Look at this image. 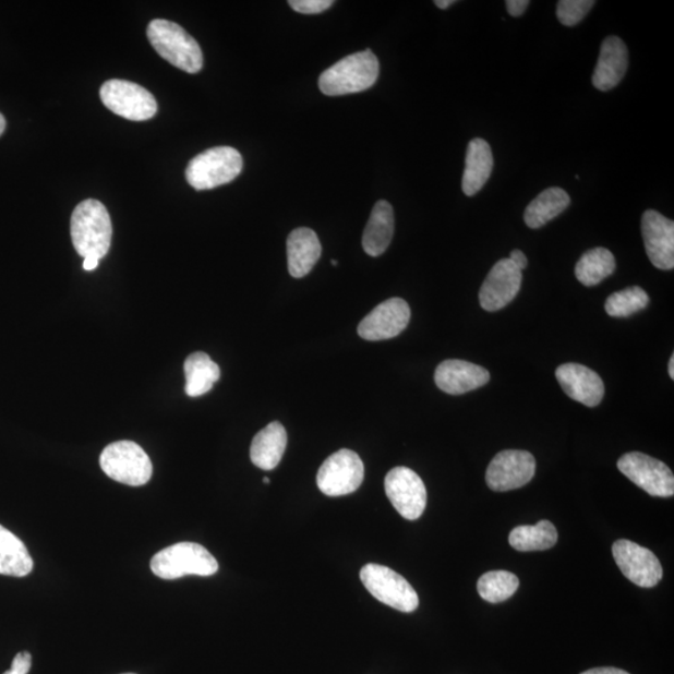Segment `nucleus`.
Returning <instances> with one entry per match:
<instances>
[{"instance_id":"nucleus-1","label":"nucleus","mask_w":674,"mask_h":674,"mask_svg":"<svg viewBox=\"0 0 674 674\" xmlns=\"http://www.w3.org/2000/svg\"><path fill=\"white\" fill-rule=\"evenodd\" d=\"M71 234L77 254L100 261L108 254L112 237L107 207L95 198L77 205L72 215Z\"/></svg>"},{"instance_id":"nucleus-2","label":"nucleus","mask_w":674,"mask_h":674,"mask_svg":"<svg viewBox=\"0 0 674 674\" xmlns=\"http://www.w3.org/2000/svg\"><path fill=\"white\" fill-rule=\"evenodd\" d=\"M380 64L370 49L348 56L320 75L318 88L328 97L365 92L378 80Z\"/></svg>"},{"instance_id":"nucleus-3","label":"nucleus","mask_w":674,"mask_h":674,"mask_svg":"<svg viewBox=\"0 0 674 674\" xmlns=\"http://www.w3.org/2000/svg\"><path fill=\"white\" fill-rule=\"evenodd\" d=\"M151 45L158 55L181 71L196 74L204 64L203 51L197 41L179 24L166 20L151 22L148 31Z\"/></svg>"},{"instance_id":"nucleus-4","label":"nucleus","mask_w":674,"mask_h":674,"mask_svg":"<svg viewBox=\"0 0 674 674\" xmlns=\"http://www.w3.org/2000/svg\"><path fill=\"white\" fill-rule=\"evenodd\" d=\"M151 568L163 580H178L189 575L213 576L219 571V564L202 544L180 542L158 552Z\"/></svg>"},{"instance_id":"nucleus-5","label":"nucleus","mask_w":674,"mask_h":674,"mask_svg":"<svg viewBox=\"0 0 674 674\" xmlns=\"http://www.w3.org/2000/svg\"><path fill=\"white\" fill-rule=\"evenodd\" d=\"M244 161L241 154L231 146L216 148L196 155L186 168V180L196 190H210L236 180Z\"/></svg>"},{"instance_id":"nucleus-6","label":"nucleus","mask_w":674,"mask_h":674,"mask_svg":"<svg viewBox=\"0 0 674 674\" xmlns=\"http://www.w3.org/2000/svg\"><path fill=\"white\" fill-rule=\"evenodd\" d=\"M100 468L111 480L128 486H143L153 474V464L144 449L133 441L110 444L100 455Z\"/></svg>"},{"instance_id":"nucleus-7","label":"nucleus","mask_w":674,"mask_h":674,"mask_svg":"<svg viewBox=\"0 0 674 674\" xmlns=\"http://www.w3.org/2000/svg\"><path fill=\"white\" fill-rule=\"evenodd\" d=\"M361 582L374 598L397 611L413 612L419 607V595L405 578L394 569L369 564L361 568Z\"/></svg>"},{"instance_id":"nucleus-8","label":"nucleus","mask_w":674,"mask_h":674,"mask_svg":"<svg viewBox=\"0 0 674 674\" xmlns=\"http://www.w3.org/2000/svg\"><path fill=\"white\" fill-rule=\"evenodd\" d=\"M100 99L115 115L133 122L152 119L158 111L154 95L142 85L128 81L111 80L104 83Z\"/></svg>"},{"instance_id":"nucleus-9","label":"nucleus","mask_w":674,"mask_h":674,"mask_svg":"<svg viewBox=\"0 0 674 674\" xmlns=\"http://www.w3.org/2000/svg\"><path fill=\"white\" fill-rule=\"evenodd\" d=\"M364 477V462L360 456L351 449L342 448L327 457L317 472L316 483L326 496L339 497L356 492Z\"/></svg>"},{"instance_id":"nucleus-10","label":"nucleus","mask_w":674,"mask_h":674,"mask_svg":"<svg viewBox=\"0 0 674 674\" xmlns=\"http://www.w3.org/2000/svg\"><path fill=\"white\" fill-rule=\"evenodd\" d=\"M618 470L639 489L654 497L674 495V477L669 466L641 453H629L621 457Z\"/></svg>"},{"instance_id":"nucleus-11","label":"nucleus","mask_w":674,"mask_h":674,"mask_svg":"<svg viewBox=\"0 0 674 674\" xmlns=\"http://www.w3.org/2000/svg\"><path fill=\"white\" fill-rule=\"evenodd\" d=\"M385 492L388 500L406 520H418L425 511L428 491L419 474L408 468H395L386 474Z\"/></svg>"},{"instance_id":"nucleus-12","label":"nucleus","mask_w":674,"mask_h":674,"mask_svg":"<svg viewBox=\"0 0 674 674\" xmlns=\"http://www.w3.org/2000/svg\"><path fill=\"white\" fill-rule=\"evenodd\" d=\"M612 553L622 574L630 582L643 589H652L662 580L661 562L652 551L633 541L618 540L613 543Z\"/></svg>"},{"instance_id":"nucleus-13","label":"nucleus","mask_w":674,"mask_h":674,"mask_svg":"<svg viewBox=\"0 0 674 674\" xmlns=\"http://www.w3.org/2000/svg\"><path fill=\"white\" fill-rule=\"evenodd\" d=\"M535 472L534 457L522 449H506L491 461L486 472L488 486L492 491L506 492L521 489Z\"/></svg>"},{"instance_id":"nucleus-14","label":"nucleus","mask_w":674,"mask_h":674,"mask_svg":"<svg viewBox=\"0 0 674 674\" xmlns=\"http://www.w3.org/2000/svg\"><path fill=\"white\" fill-rule=\"evenodd\" d=\"M411 310L404 299L393 298L377 305L358 327L362 339L383 341L399 336L408 327Z\"/></svg>"},{"instance_id":"nucleus-15","label":"nucleus","mask_w":674,"mask_h":674,"mask_svg":"<svg viewBox=\"0 0 674 674\" xmlns=\"http://www.w3.org/2000/svg\"><path fill=\"white\" fill-rule=\"evenodd\" d=\"M522 272L509 258H501L483 281L479 300L483 310L494 313L504 309L521 290Z\"/></svg>"},{"instance_id":"nucleus-16","label":"nucleus","mask_w":674,"mask_h":674,"mask_svg":"<svg viewBox=\"0 0 674 674\" xmlns=\"http://www.w3.org/2000/svg\"><path fill=\"white\" fill-rule=\"evenodd\" d=\"M642 236L646 253L660 270L674 267V222L655 210H647L642 216Z\"/></svg>"},{"instance_id":"nucleus-17","label":"nucleus","mask_w":674,"mask_h":674,"mask_svg":"<svg viewBox=\"0 0 674 674\" xmlns=\"http://www.w3.org/2000/svg\"><path fill=\"white\" fill-rule=\"evenodd\" d=\"M562 390L573 400L594 408L604 396V384L598 373L580 364H564L556 370Z\"/></svg>"},{"instance_id":"nucleus-18","label":"nucleus","mask_w":674,"mask_h":674,"mask_svg":"<svg viewBox=\"0 0 674 674\" xmlns=\"http://www.w3.org/2000/svg\"><path fill=\"white\" fill-rule=\"evenodd\" d=\"M485 368L464 360H446L435 371V383L441 392L462 395L477 390L490 382Z\"/></svg>"},{"instance_id":"nucleus-19","label":"nucleus","mask_w":674,"mask_h":674,"mask_svg":"<svg viewBox=\"0 0 674 674\" xmlns=\"http://www.w3.org/2000/svg\"><path fill=\"white\" fill-rule=\"evenodd\" d=\"M628 68V50L625 41L611 36L603 40L592 83L595 89L609 92L619 84Z\"/></svg>"},{"instance_id":"nucleus-20","label":"nucleus","mask_w":674,"mask_h":674,"mask_svg":"<svg viewBox=\"0 0 674 674\" xmlns=\"http://www.w3.org/2000/svg\"><path fill=\"white\" fill-rule=\"evenodd\" d=\"M289 273L292 278H304L322 256V244L314 230L298 228L287 241Z\"/></svg>"},{"instance_id":"nucleus-21","label":"nucleus","mask_w":674,"mask_h":674,"mask_svg":"<svg viewBox=\"0 0 674 674\" xmlns=\"http://www.w3.org/2000/svg\"><path fill=\"white\" fill-rule=\"evenodd\" d=\"M287 445V430L280 422H272L255 435L250 447V459L256 468L272 471L280 464Z\"/></svg>"},{"instance_id":"nucleus-22","label":"nucleus","mask_w":674,"mask_h":674,"mask_svg":"<svg viewBox=\"0 0 674 674\" xmlns=\"http://www.w3.org/2000/svg\"><path fill=\"white\" fill-rule=\"evenodd\" d=\"M494 169V155L486 141L477 137L472 140L466 153L462 190L465 195H477L485 186Z\"/></svg>"},{"instance_id":"nucleus-23","label":"nucleus","mask_w":674,"mask_h":674,"mask_svg":"<svg viewBox=\"0 0 674 674\" xmlns=\"http://www.w3.org/2000/svg\"><path fill=\"white\" fill-rule=\"evenodd\" d=\"M394 230L395 216L392 204L385 201L377 202L362 237L365 253L373 257L383 255L392 244Z\"/></svg>"},{"instance_id":"nucleus-24","label":"nucleus","mask_w":674,"mask_h":674,"mask_svg":"<svg viewBox=\"0 0 674 674\" xmlns=\"http://www.w3.org/2000/svg\"><path fill=\"white\" fill-rule=\"evenodd\" d=\"M569 204H571V197L566 190L558 186L549 188L526 207L525 222L531 229H540L564 213Z\"/></svg>"},{"instance_id":"nucleus-25","label":"nucleus","mask_w":674,"mask_h":674,"mask_svg":"<svg viewBox=\"0 0 674 674\" xmlns=\"http://www.w3.org/2000/svg\"><path fill=\"white\" fill-rule=\"evenodd\" d=\"M34 562L25 544L0 525V575L25 577L33 571Z\"/></svg>"},{"instance_id":"nucleus-26","label":"nucleus","mask_w":674,"mask_h":674,"mask_svg":"<svg viewBox=\"0 0 674 674\" xmlns=\"http://www.w3.org/2000/svg\"><path fill=\"white\" fill-rule=\"evenodd\" d=\"M186 385L185 393L190 397H198L209 393L220 378L218 364L205 352H194L188 357L184 364Z\"/></svg>"},{"instance_id":"nucleus-27","label":"nucleus","mask_w":674,"mask_h":674,"mask_svg":"<svg viewBox=\"0 0 674 674\" xmlns=\"http://www.w3.org/2000/svg\"><path fill=\"white\" fill-rule=\"evenodd\" d=\"M616 270V258L604 248H594L585 253L575 269L576 278L585 287H594Z\"/></svg>"},{"instance_id":"nucleus-28","label":"nucleus","mask_w":674,"mask_h":674,"mask_svg":"<svg viewBox=\"0 0 674 674\" xmlns=\"http://www.w3.org/2000/svg\"><path fill=\"white\" fill-rule=\"evenodd\" d=\"M557 540L556 527L547 520L534 526H518L508 538L509 544L520 552L549 550L555 546Z\"/></svg>"},{"instance_id":"nucleus-29","label":"nucleus","mask_w":674,"mask_h":674,"mask_svg":"<svg viewBox=\"0 0 674 674\" xmlns=\"http://www.w3.org/2000/svg\"><path fill=\"white\" fill-rule=\"evenodd\" d=\"M520 580L513 573L491 571L480 577L478 592L490 603H500L513 598Z\"/></svg>"},{"instance_id":"nucleus-30","label":"nucleus","mask_w":674,"mask_h":674,"mask_svg":"<svg viewBox=\"0 0 674 674\" xmlns=\"http://www.w3.org/2000/svg\"><path fill=\"white\" fill-rule=\"evenodd\" d=\"M650 304V297L639 287L627 288L612 293L606 301V313L612 317H628Z\"/></svg>"},{"instance_id":"nucleus-31","label":"nucleus","mask_w":674,"mask_h":674,"mask_svg":"<svg viewBox=\"0 0 674 674\" xmlns=\"http://www.w3.org/2000/svg\"><path fill=\"white\" fill-rule=\"evenodd\" d=\"M594 4L593 0H561L557 3V20L566 27H574L589 14Z\"/></svg>"},{"instance_id":"nucleus-32","label":"nucleus","mask_w":674,"mask_h":674,"mask_svg":"<svg viewBox=\"0 0 674 674\" xmlns=\"http://www.w3.org/2000/svg\"><path fill=\"white\" fill-rule=\"evenodd\" d=\"M289 5L301 14H320L334 5L333 0H290Z\"/></svg>"},{"instance_id":"nucleus-33","label":"nucleus","mask_w":674,"mask_h":674,"mask_svg":"<svg viewBox=\"0 0 674 674\" xmlns=\"http://www.w3.org/2000/svg\"><path fill=\"white\" fill-rule=\"evenodd\" d=\"M32 669V654L27 651L14 657L12 667L3 674H28Z\"/></svg>"},{"instance_id":"nucleus-34","label":"nucleus","mask_w":674,"mask_h":674,"mask_svg":"<svg viewBox=\"0 0 674 674\" xmlns=\"http://www.w3.org/2000/svg\"><path fill=\"white\" fill-rule=\"evenodd\" d=\"M529 5V0H507L506 2L507 12L509 15L515 16V19L521 16Z\"/></svg>"},{"instance_id":"nucleus-35","label":"nucleus","mask_w":674,"mask_h":674,"mask_svg":"<svg viewBox=\"0 0 674 674\" xmlns=\"http://www.w3.org/2000/svg\"><path fill=\"white\" fill-rule=\"evenodd\" d=\"M509 261L518 267L521 272L526 269L527 265H529V261H527L526 255L521 252V250H514L511 254H509Z\"/></svg>"},{"instance_id":"nucleus-36","label":"nucleus","mask_w":674,"mask_h":674,"mask_svg":"<svg viewBox=\"0 0 674 674\" xmlns=\"http://www.w3.org/2000/svg\"><path fill=\"white\" fill-rule=\"evenodd\" d=\"M581 674H629L624 670L613 669V667H602V669H593L590 671H586Z\"/></svg>"},{"instance_id":"nucleus-37","label":"nucleus","mask_w":674,"mask_h":674,"mask_svg":"<svg viewBox=\"0 0 674 674\" xmlns=\"http://www.w3.org/2000/svg\"><path fill=\"white\" fill-rule=\"evenodd\" d=\"M98 265H99L98 258H95V257H85L84 258L83 267H84V270H86V272H93V270L97 269Z\"/></svg>"},{"instance_id":"nucleus-38","label":"nucleus","mask_w":674,"mask_h":674,"mask_svg":"<svg viewBox=\"0 0 674 674\" xmlns=\"http://www.w3.org/2000/svg\"><path fill=\"white\" fill-rule=\"evenodd\" d=\"M455 0H436L435 4L440 10H447V8L455 4Z\"/></svg>"},{"instance_id":"nucleus-39","label":"nucleus","mask_w":674,"mask_h":674,"mask_svg":"<svg viewBox=\"0 0 674 674\" xmlns=\"http://www.w3.org/2000/svg\"><path fill=\"white\" fill-rule=\"evenodd\" d=\"M5 127H7L5 119L2 116V112H0V136L3 135V133L5 131Z\"/></svg>"},{"instance_id":"nucleus-40","label":"nucleus","mask_w":674,"mask_h":674,"mask_svg":"<svg viewBox=\"0 0 674 674\" xmlns=\"http://www.w3.org/2000/svg\"><path fill=\"white\" fill-rule=\"evenodd\" d=\"M669 374L671 378L674 380V356H672V358L670 359Z\"/></svg>"},{"instance_id":"nucleus-41","label":"nucleus","mask_w":674,"mask_h":674,"mask_svg":"<svg viewBox=\"0 0 674 674\" xmlns=\"http://www.w3.org/2000/svg\"><path fill=\"white\" fill-rule=\"evenodd\" d=\"M263 481H264V483H267V485H269V483H270V479H267V478H264Z\"/></svg>"},{"instance_id":"nucleus-42","label":"nucleus","mask_w":674,"mask_h":674,"mask_svg":"<svg viewBox=\"0 0 674 674\" xmlns=\"http://www.w3.org/2000/svg\"><path fill=\"white\" fill-rule=\"evenodd\" d=\"M332 264H333L334 266H336V265H337V262H336V261H333V262H332Z\"/></svg>"},{"instance_id":"nucleus-43","label":"nucleus","mask_w":674,"mask_h":674,"mask_svg":"<svg viewBox=\"0 0 674 674\" xmlns=\"http://www.w3.org/2000/svg\"><path fill=\"white\" fill-rule=\"evenodd\" d=\"M125 674H134V673H125Z\"/></svg>"}]
</instances>
